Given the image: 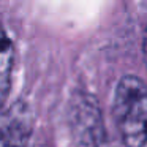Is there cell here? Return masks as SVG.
Instances as JSON below:
<instances>
[{"label": "cell", "mask_w": 147, "mask_h": 147, "mask_svg": "<svg viewBox=\"0 0 147 147\" xmlns=\"http://www.w3.org/2000/svg\"><path fill=\"white\" fill-rule=\"evenodd\" d=\"M112 114L125 147H147V84L133 74L119 81Z\"/></svg>", "instance_id": "6da1fadb"}, {"label": "cell", "mask_w": 147, "mask_h": 147, "mask_svg": "<svg viewBox=\"0 0 147 147\" xmlns=\"http://www.w3.org/2000/svg\"><path fill=\"white\" fill-rule=\"evenodd\" d=\"M0 147H30L33 131V112L29 103L16 100L2 112Z\"/></svg>", "instance_id": "7a4b0ae2"}, {"label": "cell", "mask_w": 147, "mask_h": 147, "mask_svg": "<svg viewBox=\"0 0 147 147\" xmlns=\"http://www.w3.org/2000/svg\"><path fill=\"white\" fill-rule=\"evenodd\" d=\"M71 122L76 136L87 147H98L108 138L98 105L90 96L74 100L71 106Z\"/></svg>", "instance_id": "3957f363"}, {"label": "cell", "mask_w": 147, "mask_h": 147, "mask_svg": "<svg viewBox=\"0 0 147 147\" xmlns=\"http://www.w3.org/2000/svg\"><path fill=\"white\" fill-rule=\"evenodd\" d=\"M11 71H13V46L8 40L7 33L3 35V48H2V60H0V93L2 105L7 106V96L10 92Z\"/></svg>", "instance_id": "277c9868"}, {"label": "cell", "mask_w": 147, "mask_h": 147, "mask_svg": "<svg viewBox=\"0 0 147 147\" xmlns=\"http://www.w3.org/2000/svg\"><path fill=\"white\" fill-rule=\"evenodd\" d=\"M98 147H125V146H123V144L120 146V144H117V142H112V141L109 139V138H106V139L103 141V142L100 144Z\"/></svg>", "instance_id": "5b68a950"}, {"label": "cell", "mask_w": 147, "mask_h": 147, "mask_svg": "<svg viewBox=\"0 0 147 147\" xmlns=\"http://www.w3.org/2000/svg\"><path fill=\"white\" fill-rule=\"evenodd\" d=\"M142 52H144V59H146V65H147V29L144 32V40H142Z\"/></svg>", "instance_id": "8992f818"}]
</instances>
